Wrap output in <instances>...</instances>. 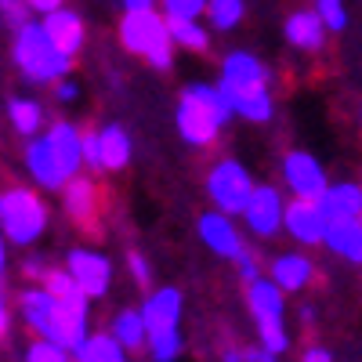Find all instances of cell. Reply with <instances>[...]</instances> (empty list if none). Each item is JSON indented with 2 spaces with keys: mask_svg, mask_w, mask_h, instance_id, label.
Returning <instances> with one entry per match:
<instances>
[{
  "mask_svg": "<svg viewBox=\"0 0 362 362\" xmlns=\"http://www.w3.org/2000/svg\"><path fill=\"white\" fill-rule=\"evenodd\" d=\"M87 300L90 297H69L58 300L47 286L44 290H22L18 305H22V319L37 329L40 337L62 344L69 351H80L87 344Z\"/></svg>",
  "mask_w": 362,
  "mask_h": 362,
  "instance_id": "cell-1",
  "label": "cell"
},
{
  "mask_svg": "<svg viewBox=\"0 0 362 362\" xmlns=\"http://www.w3.org/2000/svg\"><path fill=\"white\" fill-rule=\"evenodd\" d=\"M232 112H239L250 124L272 119V95H268V73L247 51H232L221 62V83Z\"/></svg>",
  "mask_w": 362,
  "mask_h": 362,
  "instance_id": "cell-2",
  "label": "cell"
},
{
  "mask_svg": "<svg viewBox=\"0 0 362 362\" xmlns=\"http://www.w3.org/2000/svg\"><path fill=\"white\" fill-rule=\"evenodd\" d=\"M232 105L225 98L221 87H210V83H189L181 90V102H177V131L189 145L203 148L218 138V131L228 124Z\"/></svg>",
  "mask_w": 362,
  "mask_h": 362,
  "instance_id": "cell-3",
  "label": "cell"
},
{
  "mask_svg": "<svg viewBox=\"0 0 362 362\" xmlns=\"http://www.w3.org/2000/svg\"><path fill=\"white\" fill-rule=\"evenodd\" d=\"M15 66L29 83H51L69 73L73 54H66L51 40L44 22H22L15 29Z\"/></svg>",
  "mask_w": 362,
  "mask_h": 362,
  "instance_id": "cell-4",
  "label": "cell"
},
{
  "mask_svg": "<svg viewBox=\"0 0 362 362\" xmlns=\"http://www.w3.org/2000/svg\"><path fill=\"white\" fill-rule=\"evenodd\" d=\"M119 40H124L127 51L145 54L156 69H170V62H174L170 25L156 11H127L124 22H119Z\"/></svg>",
  "mask_w": 362,
  "mask_h": 362,
  "instance_id": "cell-5",
  "label": "cell"
},
{
  "mask_svg": "<svg viewBox=\"0 0 362 362\" xmlns=\"http://www.w3.org/2000/svg\"><path fill=\"white\" fill-rule=\"evenodd\" d=\"M0 225H4V235L11 243L29 247L47 228V206L29 189H8L4 199H0Z\"/></svg>",
  "mask_w": 362,
  "mask_h": 362,
  "instance_id": "cell-6",
  "label": "cell"
},
{
  "mask_svg": "<svg viewBox=\"0 0 362 362\" xmlns=\"http://www.w3.org/2000/svg\"><path fill=\"white\" fill-rule=\"evenodd\" d=\"M206 192H210V199H214V206L221 210V214L235 218V214H247L257 185L235 160H221L206 177Z\"/></svg>",
  "mask_w": 362,
  "mask_h": 362,
  "instance_id": "cell-7",
  "label": "cell"
},
{
  "mask_svg": "<svg viewBox=\"0 0 362 362\" xmlns=\"http://www.w3.org/2000/svg\"><path fill=\"white\" fill-rule=\"evenodd\" d=\"M25 170L33 174V181H37V185H44V189H66L69 181H73L69 167L62 163V156L54 153V145H51L47 134L25 141Z\"/></svg>",
  "mask_w": 362,
  "mask_h": 362,
  "instance_id": "cell-8",
  "label": "cell"
},
{
  "mask_svg": "<svg viewBox=\"0 0 362 362\" xmlns=\"http://www.w3.org/2000/svg\"><path fill=\"white\" fill-rule=\"evenodd\" d=\"M283 181L293 189L297 199H312V203H319L322 192L329 189L326 170H322V163L312 153H290L283 160Z\"/></svg>",
  "mask_w": 362,
  "mask_h": 362,
  "instance_id": "cell-9",
  "label": "cell"
},
{
  "mask_svg": "<svg viewBox=\"0 0 362 362\" xmlns=\"http://www.w3.org/2000/svg\"><path fill=\"white\" fill-rule=\"evenodd\" d=\"M247 225H250V232L254 235H276L283 225H286V203H283V196H279V189H272V185H257V192H254V199H250V206H247Z\"/></svg>",
  "mask_w": 362,
  "mask_h": 362,
  "instance_id": "cell-10",
  "label": "cell"
},
{
  "mask_svg": "<svg viewBox=\"0 0 362 362\" xmlns=\"http://www.w3.org/2000/svg\"><path fill=\"white\" fill-rule=\"evenodd\" d=\"M66 268L73 272L76 286H80L87 297H102V293L109 290V283H112V264H109V257H102V254H95V250H73Z\"/></svg>",
  "mask_w": 362,
  "mask_h": 362,
  "instance_id": "cell-11",
  "label": "cell"
},
{
  "mask_svg": "<svg viewBox=\"0 0 362 362\" xmlns=\"http://www.w3.org/2000/svg\"><path fill=\"white\" fill-rule=\"evenodd\" d=\"M326 228H329V221L319 210V203H312V199L286 203V232L297 239V243H308V247L326 243Z\"/></svg>",
  "mask_w": 362,
  "mask_h": 362,
  "instance_id": "cell-12",
  "label": "cell"
},
{
  "mask_svg": "<svg viewBox=\"0 0 362 362\" xmlns=\"http://www.w3.org/2000/svg\"><path fill=\"white\" fill-rule=\"evenodd\" d=\"M199 235H203V243L214 254H221V257H239V254H243V239H239L232 218L221 214V210L199 218Z\"/></svg>",
  "mask_w": 362,
  "mask_h": 362,
  "instance_id": "cell-13",
  "label": "cell"
},
{
  "mask_svg": "<svg viewBox=\"0 0 362 362\" xmlns=\"http://www.w3.org/2000/svg\"><path fill=\"white\" fill-rule=\"evenodd\" d=\"M141 315H145V326H148V337H153V334H167V329H177V319H181V293H177L174 286L156 290V293L141 305Z\"/></svg>",
  "mask_w": 362,
  "mask_h": 362,
  "instance_id": "cell-14",
  "label": "cell"
},
{
  "mask_svg": "<svg viewBox=\"0 0 362 362\" xmlns=\"http://www.w3.org/2000/svg\"><path fill=\"white\" fill-rule=\"evenodd\" d=\"M283 286L276 279H257V283H247V305H250V315L257 326L264 322H283Z\"/></svg>",
  "mask_w": 362,
  "mask_h": 362,
  "instance_id": "cell-15",
  "label": "cell"
},
{
  "mask_svg": "<svg viewBox=\"0 0 362 362\" xmlns=\"http://www.w3.org/2000/svg\"><path fill=\"white\" fill-rule=\"evenodd\" d=\"M319 210L326 214V221H351L362 218V189L355 181H341V185H329L319 199Z\"/></svg>",
  "mask_w": 362,
  "mask_h": 362,
  "instance_id": "cell-16",
  "label": "cell"
},
{
  "mask_svg": "<svg viewBox=\"0 0 362 362\" xmlns=\"http://www.w3.org/2000/svg\"><path fill=\"white\" fill-rule=\"evenodd\" d=\"M326 29H329V25H326L322 15L312 8V11H293V15L286 18V25H283V33H286V40H290L293 47H300V51H319Z\"/></svg>",
  "mask_w": 362,
  "mask_h": 362,
  "instance_id": "cell-17",
  "label": "cell"
},
{
  "mask_svg": "<svg viewBox=\"0 0 362 362\" xmlns=\"http://www.w3.org/2000/svg\"><path fill=\"white\" fill-rule=\"evenodd\" d=\"M44 29H47L51 40L62 47L66 54H76V51L83 47V22H80V15L69 11V8H58V11L44 15Z\"/></svg>",
  "mask_w": 362,
  "mask_h": 362,
  "instance_id": "cell-18",
  "label": "cell"
},
{
  "mask_svg": "<svg viewBox=\"0 0 362 362\" xmlns=\"http://www.w3.org/2000/svg\"><path fill=\"white\" fill-rule=\"evenodd\" d=\"M326 247L337 250L341 257L362 264V218H351V221H329L326 228Z\"/></svg>",
  "mask_w": 362,
  "mask_h": 362,
  "instance_id": "cell-19",
  "label": "cell"
},
{
  "mask_svg": "<svg viewBox=\"0 0 362 362\" xmlns=\"http://www.w3.org/2000/svg\"><path fill=\"white\" fill-rule=\"evenodd\" d=\"M315 276V268L308 257H300V254H283L272 261V279H276L283 290H305Z\"/></svg>",
  "mask_w": 362,
  "mask_h": 362,
  "instance_id": "cell-20",
  "label": "cell"
},
{
  "mask_svg": "<svg viewBox=\"0 0 362 362\" xmlns=\"http://www.w3.org/2000/svg\"><path fill=\"white\" fill-rule=\"evenodd\" d=\"M51 145H54V153L62 156V163L69 167V174L76 177L80 174V163H83V134L73 127V124H54L47 131Z\"/></svg>",
  "mask_w": 362,
  "mask_h": 362,
  "instance_id": "cell-21",
  "label": "cell"
},
{
  "mask_svg": "<svg viewBox=\"0 0 362 362\" xmlns=\"http://www.w3.org/2000/svg\"><path fill=\"white\" fill-rule=\"evenodd\" d=\"M109 334L124 344L127 351H138L145 341H148V326H145V315L138 308H124L116 319H112V329Z\"/></svg>",
  "mask_w": 362,
  "mask_h": 362,
  "instance_id": "cell-22",
  "label": "cell"
},
{
  "mask_svg": "<svg viewBox=\"0 0 362 362\" xmlns=\"http://www.w3.org/2000/svg\"><path fill=\"white\" fill-rule=\"evenodd\" d=\"M76 362H127L124 358V344H119L112 334H90L87 344L80 351H73Z\"/></svg>",
  "mask_w": 362,
  "mask_h": 362,
  "instance_id": "cell-23",
  "label": "cell"
},
{
  "mask_svg": "<svg viewBox=\"0 0 362 362\" xmlns=\"http://www.w3.org/2000/svg\"><path fill=\"white\" fill-rule=\"evenodd\" d=\"M62 192H66V210H69L73 221H87L90 214H95V196L98 192L87 177H73Z\"/></svg>",
  "mask_w": 362,
  "mask_h": 362,
  "instance_id": "cell-24",
  "label": "cell"
},
{
  "mask_svg": "<svg viewBox=\"0 0 362 362\" xmlns=\"http://www.w3.org/2000/svg\"><path fill=\"white\" fill-rule=\"evenodd\" d=\"M8 116H11V127L22 138H33L40 131V124H44V109L33 98H11L8 102Z\"/></svg>",
  "mask_w": 362,
  "mask_h": 362,
  "instance_id": "cell-25",
  "label": "cell"
},
{
  "mask_svg": "<svg viewBox=\"0 0 362 362\" xmlns=\"http://www.w3.org/2000/svg\"><path fill=\"white\" fill-rule=\"evenodd\" d=\"M102 134V160H105V170H119V167H127L131 160V138L124 127H105L98 131Z\"/></svg>",
  "mask_w": 362,
  "mask_h": 362,
  "instance_id": "cell-26",
  "label": "cell"
},
{
  "mask_svg": "<svg viewBox=\"0 0 362 362\" xmlns=\"http://www.w3.org/2000/svg\"><path fill=\"white\" fill-rule=\"evenodd\" d=\"M170 25V37L177 47H189V51H203L210 40H206V29L196 22V18H167Z\"/></svg>",
  "mask_w": 362,
  "mask_h": 362,
  "instance_id": "cell-27",
  "label": "cell"
},
{
  "mask_svg": "<svg viewBox=\"0 0 362 362\" xmlns=\"http://www.w3.org/2000/svg\"><path fill=\"white\" fill-rule=\"evenodd\" d=\"M206 18H210L214 29L228 33V29H235L239 22H243V0H210V4H206Z\"/></svg>",
  "mask_w": 362,
  "mask_h": 362,
  "instance_id": "cell-28",
  "label": "cell"
},
{
  "mask_svg": "<svg viewBox=\"0 0 362 362\" xmlns=\"http://www.w3.org/2000/svg\"><path fill=\"white\" fill-rule=\"evenodd\" d=\"M22 362H69V348L40 337V341H33V344L22 351Z\"/></svg>",
  "mask_w": 362,
  "mask_h": 362,
  "instance_id": "cell-29",
  "label": "cell"
},
{
  "mask_svg": "<svg viewBox=\"0 0 362 362\" xmlns=\"http://www.w3.org/2000/svg\"><path fill=\"white\" fill-rule=\"evenodd\" d=\"M148 351H153V362H174L181 355V334H177V329L153 334V337H148Z\"/></svg>",
  "mask_w": 362,
  "mask_h": 362,
  "instance_id": "cell-30",
  "label": "cell"
},
{
  "mask_svg": "<svg viewBox=\"0 0 362 362\" xmlns=\"http://www.w3.org/2000/svg\"><path fill=\"white\" fill-rule=\"evenodd\" d=\"M167 18H199L206 15V4L210 0H160Z\"/></svg>",
  "mask_w": 362,
  "mask_h": 362,
  "instance_id": "cell-31",
  "label": "cell"
},
{
  "mask_svg": "<svg viewBox=\"0 0 362 362\" xmlns=\"http://www.w3.org/2000/svg\"><path fill=\"white\" fill-rule=\"evenodd\" d=\"M257 329H261V344H264L268 351L283 355V351L290 348V337H286V326H283V322H264V326H257Z\"/></svg>",
  "mask_w": 362,
  "mask_h": 362,
  "instance_id": "cell-32",
  "label": "cell"
},
{
  "mask_svg": "<svg viewBox=\"0 0 362 362\" xmlns=\"http://www.w3.org/2000/svg\"><path fill=\"white\" fill-rule=\"evenodd\" d=\"M315 11L322 15V22L329 25V29H341L348 25V15H344V0H315Z\"/></svg>",
  "mask_w": 362,
  "mask_h": 362,
  "instance_id": "cell-33",
  "label": "cell"
},
{
  "mask_svg": "<svg viewBox=\"0 0 362 362\" xmlns=\"http://www.w3.org/2000/svg\"><path fill=\"white\" fill-rule=\"evenodd\" d=\"M83 163L87 167H105V160H102V134H83Z\"/></svg>",
  "mask_w": 362,
  "mask_h": 362,
  "instance_id": "cell-34",
  "label": "cell"
},
{
  "mask_svg": "<svg viewBox=\"0 0 362 362\" xmlns=\"http://www.w3.org/2000/svg\"><path fill=\"white\" fill-rule=\"evenodd\" d=\"M235 264H239V276H243L247 283H257V279H261V268H257V261H254L247 250L235 257Z\"/></svg>",
  "mask_w": 362,
  "mask_h": 362,
  "instance_id": "cell-35",
  "label": "cell"
},
{
  "mask_svg": "<svg viewBox=\"0 0 362 362\" xmlns=\"http://www.w3.org/2000/svg\"><path fill=\"white\" fill-rule=\"evenodd\" d=\"M25 11H29V4H25V0H4V18H8L11 25H22V22H29V18H25Z\"/></svg>",
  "mask_w": 362,
  "mask_h": 362,
  "instance_id": "cell-36",
  "label": "cell"
},
{
  "mask_svg": "<svg viewBox=\"0 0 362 362\" xmlns=\"http://www.w3.org/2000/svg\"><path fill=\"white\" fill-rule=\"evenodd\" d=\"M127 268H131L134 283H148V276H153V272H148V261H145L141 254H131V257H127Z\"/></svg>",
  "mask_w": 362,
  "mask_h": 362,
  "instance_id": "cell-37",
  "label": "cell"
},
{
  "mask_svg": "<svg viewBox=\"0 0 362 362\" xmlns=\"http://www.w3.org/2000/svg\"><path fill=\"white\" fill-rule=\"evenodd\" d=\"M22 272H25V276H33V279H47V272H51V268H47L40 257H25Z\"/></svg>",
  "mask_w": 362,
  "mask_h": 362,
  "instance_id": "cell-38",
  "label": "cell"
},
{
  "mask_svg": "<svg viewBox=\"0 0 362 362\" xmlns=\"http://www.w3.org/2000/svg\"><path fill=\"white\" fill-rule=\"evenodd\" d=\"M54 98H58V102H73V98H76V83L58 80V83H54Z\"/></svg>",
  "mask_w": 362,
  "mask_h": 362,
  "instance_id": "cell-39",
  "label": "cell"
},
{
  "mask_svg": "<svg viewBox=\"0 0 362 362\" xmlns=\"http://www.w3.org/2000/svg\"><path fill=\"white\" fill-rule=\"evenodd\" d=\"M25 4L33 8V11H40V15H51V11L62 8V0H25Z\"/></svg>",
  "mask_w": 362,
  "mask_h": 362,
  "instance_id": "cell-40",
  "label": "cell"
},
{
  "mask_svg": "<svg viewBox=\"0 0 362 362\" xmlns=\"http://www.w3.org/2000/svg\"><path fill=\"white\" fill-rule=\"evenodd\" d=\"M276 358H279V355H276V351H268L264 344H261V348H250V351H247V362H276Z\"/></svg>",
  "mask_w": 362,
  "mask_h": 362,
  "instance_id": "cell-41",
  "label": "cell"
},
{
  "mask_svg": "<svg viewBox=\"0 0 362 362\" xmlns=\"http://www.w3.org/2000/svg\"><path fill=\"white\" fill-rule=\"evenodd\" d=\"M300 362H334V355H329V351H322V348H308Z\"/></svg>",
  "mask_w": 362,
  "mask_h": 362,
  "instance_id": "cell-42",
  "label": "cell"
},
{
  "mask_svg": "<svg viewBox=\"0 0 362 362\" xmlns=\"http://www.w3.org/2000/svg\"><path fill=\"white\" fill-rule=\"evenodd\" d=\"M127 11H153V0H124Z\"/></svg>",
  "mask_w": 362,
  "mask_h": 362,
  "instance_id": "cell-43",
  "label": "cell"
},
{
  "mask_svg": "<svg viewBox=\"0 0 362 362\" xmlns=\"http://www.w3.org/2000/svg\"><path fill=\"white\" fill-rule=\"evenodd\" d=\"M225 362H247V355H239L235 348H228V351H225Z\"/></svg>",
  "mask_w": 362,
  "mask_h": 362,
  "instance_id": "cell-44",
  "label": "cell"
}]
</instances>
